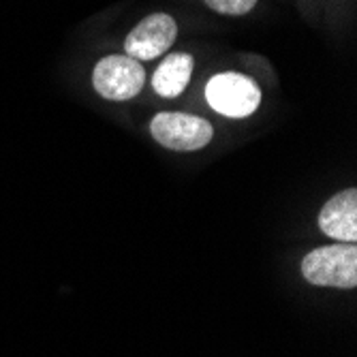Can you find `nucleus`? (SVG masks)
I'll return each instance as SVG.
<instances>
[{"label": "nucleus", "mask_w": 357, "mask_h": 357, "mask_svg": "<svg viewBox=\"0 0 357 357\" xmlns=\"http://www.w3.org/2000/svg\"><path fill=\"white\" fill-rule=\"evenodd\" d=\"M302 274L310 284L355 289L357 287V248L355 244L321 246L302 259Z\"/></svg>", "instance_id": "nucleus-1"}, {"label": "nucleus", "mask_w": 357, "mask_h": 357, "mask_svg": "<svg viewBox=\"0 0 357 357\" xmlns=\"http://www.w3.org/2000/svg\"><path fill=\"white\" fill-rule=\"evenodd\" d=\"M210 107L227 118H248L261 105V90L242 73H218L206 86Z\"/></svg>", "instance_id": "nucleus-2"}, {"label": "nucleus", "mask_w": 357, "mask_h": 357, "mask_svg": "<svg viewBox=\"0 0 357 357\" xmlns=\"http://www.w3.org/2000/svg\"><path fill=\"white\" fill-rule=\"evenodd\" d=\"M150 133L156 139V144H160L167 150L192 152L206 148L212 142L214 128L208 120L199 116L163 112L152 118Z\"/></svg>", "instance_id": "nucleus-3"}, {"label": "nucleus", "mask_w": 357, "mask_h": 357, "mask_svg": "<svg viewBox=\"0 0 357 357\" xmlns=\"http://www.w3.org/2000/svg\"><path fill=\"white\" fill-rule=\"evenodd\" d=\"M146 84V69L131 56H107L96 62L92 71V86L107 101H128L142 92Z\"/></svg>", "instance_id": "nucleus-4"}, {"label": "nucleus", "mask_w": 357, "mask_h": 357, "mask_svg": "<svg viewBox=\"0 0 357 357\" xmlns=\"http://www.w3.org/2000/svg\"><path fill=\"white\" fill-rule=\"evenodd\" d=\"M178 37V24L167 13H152L144 17L124 39L126 56L133 60H154L163 56Z\"/></svg>", "instance_id": "nucleus-5"}, {"label": "nucleus", "mask_w": 357, "mask_h": 357, "mask_svg": "<svg viewBox=\"0 0 357 357\" xmlns=\"http://www.w3.org/2000/svg\"><path fill=\"white\" fill-rule=\"evenodd\" d=\"M319 229L344 244L357 240V190L347 188L321 208Z\"/></svg>", "instance_id": "nucleus-6"}, {"label": "nucleus", "mask_w": 357, "mask_h": 357, "mask_svg": "<svg viewBox=\"0 0 357 357\" xmlns=\"http://www.w3.org/2000/svg\"><path fill=\"white\" fill-rule=\"evenodd\" d=\"M192 56L184 52L169 54L163 62L158 64V69L152 75V88L156 94L165 96V99H176L184 92V88L190 82L192 75Z\"/></svg>", "instance_id": "nucleus-7"}, {"label": "nucleus", "mask_w": 357, "mask_h": 357, "mask_svg": "<svg viewBox=\"0 0 357 357\" xmlns=\"http://www.w3.org/2000/svg\"><path fill=\"white\" fill-rule=\"evenodd\" d=\"M208 9L220 15H246L255 9L257 0H204Z\"/></svg>", "instance_id": "nucleus-8"}]
</instances>
